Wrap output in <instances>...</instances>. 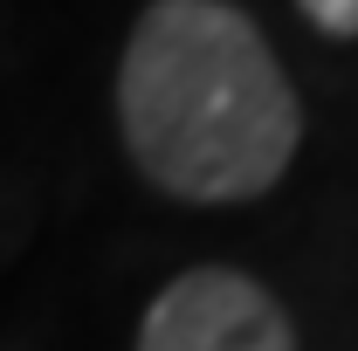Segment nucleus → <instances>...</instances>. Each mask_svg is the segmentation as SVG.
Listing matches in <instances>:
<instances>
[{
  "mask_svg": "<svg viewBox=\"0 0 358 351\" xmlns=\"http://www.w3.org/2000/svg\"><path fill=\"white\" fill-rule=\"evenodd\" d=\"M296 7H303V21L317 35H338V42L358 35V0H296Z\"/></svg>",
  "mask_w": 358,
  "mask_h": 351,
  "instance_id": "3",
  "label": "nucleus"
},
{
  "mask_svg": "<svg viewBox=\"0 0 358 351\" xmlns=\"http://www.w3.org/2000/svg\"><path fill=\"white\" fill-rule=\"evenodd\" d=\"M138 351H296V331L255 275L186 268L152 296Z\"/></svg>",
  "mask_w": 358,
  "mask_h": 351,
  "instance_id": "2",
  "label": "nucleus"
},
{
  "mask_svg": "<svg viewBox=\"0 0 358 351\" xmlns=\"http://www.w3.org/2000/svg\"><path fill=\"white\" fill-rule=\"evenodd\" d=\"M131 166L173 200L234 207L289 173L303 103L268 35L227 0H152L117 62Z\"/></svg>",
  "mask_w": 358,
  "mask_h": 351,
  "instance_id": "1",
  "label": "nucleus"
}]
</instances>
